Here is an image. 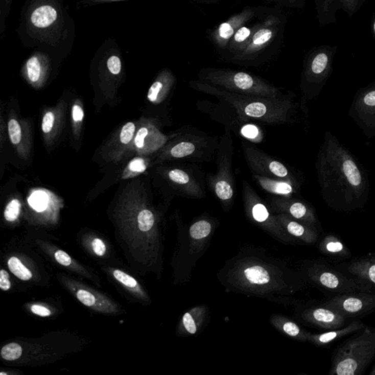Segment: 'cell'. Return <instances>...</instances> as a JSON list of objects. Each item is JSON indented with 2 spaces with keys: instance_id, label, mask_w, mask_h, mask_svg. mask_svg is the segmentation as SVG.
Wrapping results in <instances>:
<instances>
[{
  "instance_id": "1",
  "label": "cell",
  "mask_w": 375,
  "mask_h": 375,
  "mask_svg": "<svg viewBox=\"0 0 375 375\" xmlns=\"http://www.w3.org/2000/svg\"><path fill=\"white\" fill-rule=\"evenodd\" d=\"M287 21V16L281 10L263 7L247 47L229 60L240 65H254L273 57L283 43Z\"/></svg>"
},
{
  "instance_id": "2",
  "label": "cell",
  "mask_w": 375,
  "mask_h": 375,
  "mask_svg": "<svg viewBox=\"0 0 375 375\" xmlns=\"http://www.w3.org/2000/svg\"><path fill=\"white\" fill-rule=\"evenodd\" d=\"M190 86L227 103L243 118L268 123H281L286 121L288 106L278 98L255 97L235 93L200 80L191 82Z\"/></svg>"
},
{
  "instance_id": "3",
  "label": "cell",
  "mask_w": 375,
  "mask_h": 375,
  "mask_svg": "<svg viewBox=\"0 0 375 375\" xmlns=\"http://www.w3.org/2000/svg\"><path fill=\"white\" fill-rule=\"evenodd\" d=\"M229 275V283L243 293L268 295L281 293L287 287L279 268L254 258L238 260Z\"/></svg>"
},
{
  "instance_id": "4",
  "label": "cell",
  "mask_w": 375,
  "mask_h": 375,
  "mask_svg": "<svg viewBox=\"0 0 375 375\" xmlns=\"http://www.w3.org/2000/svg\"><path fill=\"white\" fill-rule=\"evenodd\" d=\"M374 357L375 327H364L337 348L329 374H362Z\"/></svg>"
},
{
  "instance_id": "5",
  "label": "cell",
  "mask_w": 375,
  "mask_h": 375,
  "mask_svg": "<svg viewBox=\"0 0 375 375\" xmlns=\"http://www.w3.org/2000/svg\"><path fill=\"white\" fill-rule=\"evenodd\" d=\"M199 80L235 92L262 98H278L279 90L261 78L248 73L231 69L203 68Z\"/></svg>"
},
{
  "instance_id": "6",
  "label": "cell",
  "mask_w": 375,
  "mask_h": 375,
  "mask_svg": "<svg viewBox=\"0 0 375 375\" xmlns=\"http://www.w3.org/2000/svg\"><path fill=\"white\" fill-rule=\"evenodd\" d=\"M308 276L314 283L325 290L337 293L353 292H369V283L363 280L344 276L329 265L322 263L310 265L307 270Z\"/></svg>"
},
{
  "instance_id": "7",
  "label": "cell",
  "mask_w": 375,
  "mask_h": 375,
  "mask_svg": "<svg viewBox=\"0 0 375 375\" xmlns=\"http://www.w3.org/2000/svg\"><path fill=\"white\" fill-rule=\"evenodd\" d=\"M243 200L245 210L249 219L280 241L284 242L293 241V238L282 227L276 216L270 214L259 196L246 182L243 184Z\"/></svg>"
},
{
  "instance_id": "8",
  "label": "cell",
  "mask_w": 375,
  "mask_h": 375,
  "mask_svg": "<svg viewBox=\"0 0 375 375\" xmlns=\"http://www.w3.org/2000/svg\"><path fill=\"white\" fill-rule=\"evenodd\" d=\"M263 8L246 7L239 13L232 15L225 21H223L213 29L209 33V38L213 44L215 45L216 50L223 53L235 33L243 25L257 18L263 11Z\"/></svg>"
},
{
  "instance_id": "9",
  "label": "cell",
  "mask_w": 375,
  "mask_h": 375,
  "mask_svg": "<svg viewBox=\"0 0 375 375\" xmlns=\"http://www.w3.org/2000/svg\"><path fill=\"white\" fill-rule=\"evenodd\" d=\"M323 306L346 318L357 317L375 309V295L369 292L343 293L327 300Z\"/></svg>"
},
{
  "instance_id": "10",
  "label": "cell",
  "mask_w": 375,
  "mask_h": 375,
  "mask_svg": "<svg viewBox=\"0 0 375 375\" xmlns=\"http://www.w3.org/2000/svg\"><path fill=\"white\" fill-rule=\"evenodd\" d=\"M245 155L251 170L256 174L265 177L281 178L290 182V172L281 162L273 160L263 152L251 147L245 150Z\"/></svg>"
},
{
  "instance_id": "11",
  "label": "cell",
  "mask_w": 375,
  "mask_h": 375,
  "mask_svg": "<svg viewBox=\"0 0 375 375\" xmlns=\"http://www.w3.org/2000/svg\"><path fill=\"white\" fill-rule=\"evenodd\" d=\"M301 317L309 323L329 331L342 327L345 324L346 319L335 310L324 306L307 309L302 313Z\"/></svg>"
},
{
  "instance_id": "12",
  "label": "cell",
  "mask_w": 375,
  "mask_h": 375,
  "mask_svg": "<svg viewBox=\"0 0 375 375\" xmlns=\"http://www.w3.org/2000/svg\"><path fill=\"white\" fill-rule=\"evenodd\" d=\"M167 137L155 126L146 124L138 128L134 136V146L140 154H150L165 145Z\"/></svg>"
},
{
  "instance_id": "13",
  "label": "cell",
  "mask_w": 375,
  "mask_h": 375,
  "mask_svg": "<svg viewBox=\"0 0 375 375\" xmlns=\"http://www.w3.org/2000/svg\"><path fill=\"white\" fill-rule=\"evenodd\" d=\"M276 219L282 227L291 237L297 238L306 243H313L317 240V231L307 223L293 219L286 214L276 215Z\"/></svg>"
},
{
  "instance_id": "14",
  "label": "cell",
  "mask_w": 375,
  "mask_h": 375,
  "mask_svg": "<svg viewBox=\"0 0 375 375\" xmlns=\"http://www.w3.org/2000/svg\"><path fill=\"white\" fill-rule=\"evenodd\" d=\"M272 205L277 212L286 214L296 220L308 224L315 221L313 213L301 202H292L287 199H275L272 201Z\"/></svg>"
},
{
  "instance_id": "15",
  "label": "cell",
  "mask_w": 375,
  "mask_h": 375,
  "mask_svg": "<svg viewBox=\"0 0 375 375\" xmlns=\"http://www.w3.org/2000/svg\"><path fill=\"white\" fill-rule=\"evenodd\" d=\"M207 312V308L204 306L194 307L185 312L179 325V335L184 337L197 334L205 322Z\"/></svg>"
},
{
  "instance_id": "16",
  "label": "cell",
  "mask_w": 375,
  "mask_h": 375,
  "mask_svg": "<svg viewBox=\"0 0 375 375\" xmlns=\"http://www.w3.org/2000/svg\"><path fill=\"white\" fill-rule=\"evenodd\" d=\"M256 26L257 21L254 24L248 22L241 27L235 33L226 45V50L222 53L226 59L230 60L232 57L241 53L247 47L256 30Z\"/></svg>"
},
{
  "instance_id": "17",
  "label": "cell",
  "mask_w": 375,
  "mask_h": 375,
  "mask_svg": "<svg viewBox=\"0 0 375 375\" xmlns=\"http://www.w3.org/2000/svg\"><path fill=\"white\" fill-rule=\"evenodd\" d=\"M364 327L366 326L361 321H355L344 327H339V329L331 330L327 332L322 333V334H311L309 342L319 347H324L342 338L347 337L349 334H354L364 329Z\"/></svg>"
},
{
  "instance_id": "18",
  "label": "cell",
  "mask_w": 375,
  "mask_h": 375,
  "mask_svg": "<svg viewBox=\"0 0 375 375\" xmlns=\"http://www.w3.org/2000/svg\"><path fill=\"white\" fill-rule=\"evenodd\" d=\"M175 82L174 74L170 71H163L150 87L148 99L153 104H160L170 92Z\"/></svg>"
},
{
  "instance_id": "19",
  "label": "cell",
  "mask_w": 375,
  "mask_h": 375,
  "mask_svg": "<svg viewBox=\"0 0 375 375\" xmlns=\"http://www.w3.org/2000/svg\"><path fill=\"white\" fill-rule=\"evenodd\" d=\"M272 325L282 334L300 342H309L310 333L302 329L298 324L287 317L281 315H273L270 318Z\"/></svg>"
},
{
  "instance_id": "20",
  "label": "cell",
  "mask_w": 375,
  "mask_h": 375,
  "mask_svg": "<svg viewBox=\"0 0 375 375\" xmlns=\"http://www.w3.org/2000/svg\"><path fill=\"white\" fill-rule=\"evenodd\" d=\"M214 231V226L207 219L196 221L189 229L191 246L194 251H200L204 245L208 241Z\"/></svg>"
},
{
  "instance_id": "21",
  "label": "cell",
  "mask_w": 375,
  "mask_h": 375,
  "mask_svg": "<svg viewBox=\"0 0 375 375\" xmlns=\"http://www.w3.org/2000/svg\"><path fill=\"white\" fill-rule=\"evenodd\" d=\"M347 271L356 278L375 285V256L363 258L349 263Z\"/></svg>"
},
{
  "instance_id": "22",
  "label": "cell",
  "mask_w": 375,
  "mask_h": 375,
  "mask_svg": "<svg viewBox=\"0 0 375 375\" xmlns=\"http://www.w3.org/2000/svg\"><path fill=\"white\" fill-rule=\"evenodd\" d=\"M317 19L320 26L337 22V13L341 9L339 0H315Z\"/></svg>"
},
{
  "instance_id": "23",
  "label": "cell",
  "mask_w": 375,
  "mask_h": 375,
  "mask_svg": "<svg viewBox=\"0 0 375 375\" xmlns=\"http://www.w3.org/2000/svg\"><path fill=\"white\" fill-rule=\"evenodd\" d=\"M254 178L259 183L260 186L270 193L284 197H289L293 193V188L289 182L275 180L259 174H256Z\"/></svg>"
},
{
  "instance_id": "24",
  "label": "cell",
  "mask_w": 375,
  "mask_h": 375,
  "mask_svg": "<svg viewBox=\"0 0 375 375\" xmlns=\"http://www.w3.org/2000/svg\"><path fill=\"white\" fill-rule=\"evenodd\" d=\"M76 296L81 303L89 308L108 313L114 312V307L111 302L105 298H98L85 289H78L76 291Z\"/></svg>"
},
{
  "instance_id": "25",
  "label": "cell",
  "mask_w": 375,
  "mask_h": 375,
  "mask_svg": "<svg viewBox=\"0 0 375 375\" xmlns=\"http://www.w3.org/2000/svg\"><path fill=\"white\" fill-rule=\"evenodd\" d=\"M168 177L170 181L182 188L188 194L191 195L198 196L201 194V190L198 185L189 173L180 169H173L168 172Z\"/></svg>"
},
{
  "instance_id": "26",
  "label": "cell",
  "mask_w": 375,
  "mask_h": 375,
  "mask_svg": "<svg viewBox=\"0 0 375 375\" xmlns=\"http://www.w3.org/2000/svg\"><path fill=\"white\" fill-rule=\"evenodd\" d=\"M57 18V13L55 8L50 6H43L34 11L31 16V21L36 28H45L55 22Z\"/></svg>"
},
{
  "instance_id": "27",
  "label": "cell",
  "mask_w": 375,
  "mask_h": 375,
  "mask_svg": "<svg viewBox=\"0 0 375 375\" xmlns=\"http://www.w3.org/2000/svg\"><path fill=\"white\" fill-rule=\"evenodd\" d=\"M319 249L323 254L331 256H346L349 254L342 241L334 236H326L319 245Z\"/></svg>"
},
{
  "instance_id": "28",
  "label": "cell",
  "mask_w": 375,
  "mask_h": 375,
  "mask_svg": "<svg viewBox=\"0 0 375 375\" xmlns=\"http://www.w3.org/2000/svg\"><path fill=\"white\" fill-rule=\"evenodd\" d=\"M197 150V147L193 142H180L174 145L170 150V156L173 158H183L194 154Z\"/></svg>"
},
{
  "instance_id": "29",
  "label": "cell",
  "mask_w": 375,
  "mask_h": 375,
  "mask_svg": "<svg viewBox=\"0 0 375 375\" xmlns=\"http://www.w3.org/2000/svg\"><path fill=\"white\" fill-rule=\"evenodd\" d=\"M8 268L19 279L29 281L33 278V273L16 256H12L8 261Z\"/></svg>"
},
{
  "instance_id": "30",
  "label": "cell",
  "mask_w": 375,
  "mask_h": 375,
  "mask_svg": "<svg viewBox=\"0 0 375 375\" xmlns=\"http://www.w3.org/2000/svg\"><path fill=\"white\" fill-rule=\"evenodd\" d=\"M138 227L141 232L147 233L154 230L155 217L154 214L149 209H143L138 212L137 216Z\"/></svg>"
},
{
  "instance_id": "31",
  "label": "cell",
  "mask_w": 375,
  "mask_h": 375,
  "mask_svg": "<svg viewBox=\"0 0 375 375\" xmlns=\"http://www.w3.org/2000/svg\"><path fill=\"white\" fill-rule=\"evenodd\" d=\"M343 171L347 177L348 182L353 186H359L362 178L361 172L356 163L352 160H345L343 163Z\"/></svg>"
},
{
  "instance_id": "32",
  "label": "cell",
  "mask_w": 375,
  "mask_h": 375,
  "mask_svg": "<svg viewBox=\"0 0 375 375\" xmlns=\"http://www.w3.org/2000/svg\"><path fill=\"white\" fill-rule=\"evenodd\" d=\"M214 188L218 198L222 202H229L234 196V190L231 182L226 180H219L215 182Z\"/></svg>"
},
{
  "instance_id": "33",
  "label": "cell",
  "mask_w": 375,
  "mask_h": 375,
  "mask_svg": "<svg viewBox=\"0 0 375 375\" xmlns=\"http://www.w3.org/2000/svg\"><path fill=\"white\" fill-rule=\"evenodd\" d=\"M113 276L116 281L119 282L125 287L131 289L133 291L142 293L141 288H140L137 281L132 276L125 273V272L122 271L121 270H114L113 271Z\"/></svg>"
},
{
  "instance_id": "34",
  "label": "cell",
  "mask_w": 375,
  "mask_h": 375,
  "mask_svg": "<svg viewBox=\"0 0 375 375\" xmlns=\"http://www.w3.org/2000/svg\"><path fill=\"white\" fill-rule=\"evenodd\" d=\"M29 204L38 212L44 210L48 205L49 196L43 191H37L30 196L28 199Z\"/></svg>"
},
{
  "instance_id": "35",
  "label": "cell",
  "mask_w": 375,
  "mask_h": 375,
  "mask_svg": "<svg viewBox=\"0 0 375 375\" xmlns=\"http://www.w3.org/2000/svg\"><path fill=\"white\" fill-rule=\"evenodd\" d=\"M27 73L30 82H38L41 77V65L38 57H33L27 62Z\"/></svg>"
},
{
  "instance_id": "36",
  "label": "cell",
  "mask_w": 375,
  "mask_h": 375,
  "mask_svg": "<svg viewBox=\"0 0 375 375\" xmlns=\"http://www.w3.org/2000/svg\"><path fill=\"white\" fill-rule=\"evenodd\" d=\"M22 347L16 343L6 344L1 349V356L3 359L13 361L19 359L22 355Z\"/></svg>"
},
{
  "instance_id": "37",
  "label": "cell",
  "mask_w": 375,
  "mask_h": 375,
  "mask_svg": "<svg viewBox=\"0 0 375 375\" xmlns=\"http://www.w3.org/2000/svg\"><path fill=\"white\" fill-rule=\"evenodd\" d=\"M21 204L18 199H14L7 204L4 212L5 219L9 222H13L18 219L21 212Z\"/></svg>"
},
{
  "instance_id": "38",
  "label": "cell",
  "mask_w": 375,
  "mask_h": 375,
  "mask_svg": "<svg viewBox=\"0 0 375 375\" xmlns=\"http://www.w3.org/2000/svg\"><path fill=\"white\" fill-rule=\"evenodd\" d=\"M366 0H339L341 10L345 12L349 17H352L360 11Z\"/></svg>"
},
{
  "instance_id": "39",
  "label": "cell",
  "mask_w": 375,
  "mask_h": 375,
  "mask_svg": "<svg viewBox=\"0 0 375 375\" xmlns=\"http://www.w3.org/2000/svg\"><path fill=\"white\" fill-rule=\"evenodd\" d=\"M147 169L146 163L143 158H136L130 162L126 172H125V178L126 177H133L138 174L143 173Z\"/></svg>"
},
{
  "instance_id": "40",
  "label": "cell",
  "mask_w": 375,
  "mask_h": 375,
  "mask_svg": "<svg viewBox=\"0 0 375 375\" xmlns=\"http://www.w3.org/2000/svg\"><path fill=\"white\" fill-rule=\"evenodd\" d=\"M135 133H136V125L132 122H128L122 128L121 133H120V142L121 145H127L134 138Z\"/></svg>"
},
{
  "instance_id": "41",
  "label": "cell",
  "mask_w": 375,
  "mask_h": 375,
  "mask_svg": "<svg viewBox=\"0 0 375 375\" xmlns=\"http://www.w3.org/2000/svg\"><path fill=\"white\" fill-rule=\"evenodd\" d=\"M8 134L13 145H18L21 140V128L19 123L15 119L10 120L8 125Z\"/></svg>"
},
{
  "instance_id": "42",
  "label": "cell",
  "mask_w": 375,
  "mask_h": 375,
  "mask_svg": "<svg viewBox=\"0 0 375 375\" xmlns=\"http://www.w3.org/2000/svg\"><path fill=\"white\" fill-rule=\"evenodd\" d=\"M268 3H274L278 8H295L303 9L307 0H263Z\"/></svg>"
},
{
  "instance_id": "43",
  "label": "cell",
  "mask_w": 375,
  "mask_h": 375,
  "mask_svg": "<svg viewBox=\"0 0 375 375\" xmlns=\"http://www.w3.org/2000/svg\"><path fill=\"white\" fill-rule=\"evenodd\" d=\"M55 116L52 111H48L45 113L43 116V121H42V130L43 133H49L53 129L54 125H55Z\"/></svg>"
},
{
  "instance_id": "44",
  "label": "cell",
  "mask_w": 375,
  "mask_h": 375,
  "mask_svg": "<svg viewBox=\"0 0 375 375\" xmlns=\"http://www.w3.org/2000/svg\"><path fill=\"white\" fill-rule=\"evenodd\" d=\"M107 67L109 72L114 75H118L121 72V61L116 56H111L107 61Z\"/></svg>"
},
{
  "instance_id": "45",
  "label": "cell",
  "mask_w": 375,
  "mask_h": 375,
  "mask_svg": "<svg viewBox=\"0 0 375 375\" xmlns=\"http://www.w3.org/2000/svg\"><path fill=\"white\" fill-rule=\"evenodd\" d=\"M55 259L59 264L63 266H70L72 263V257L65 251L58 250L55 253Z\"/></svg>"
},
{
  "instance_id": "46",
  "label": "cell",
  "mask_w": 375,
  "mask_h": 375,
  "mask_svg": "<svg viewBox=\"0 0 375 375\" xmlns=\"http://www.w3.org/2000/svg\"><path fill=\"white\" fill-rule=\"evenodd\" d=\"M92 250L95 254L99 256H104L106 252L105 243L100 238H95L92 242Z\"/></svg>"
},
{
  "instance_id": "47",
  "label": "cell",
  "mask_w": 375,
  "mask_h": 375,
  "mask_svg": "<svg viewBox=\"0 0 375 375\" xmlns=\"http://www.w3.org/2000/svg\"><path fill=\"white\" fill-rule=\"evenodd\" d=\"M11 288V282L10 281L9 274L5 270L0 271V289L3 291H8Z\"/></svg>"
},
{
  "instance_id": "48",
  "label": "cell",
  "mask_w": 375,
  "mask_h": 375,
  "mask_svg": "<svg viewBox=\"0 0 375 375\" xmlns=\"http://www.w3.org/2000/svg\"><path fill=\"white\" fill-rule=\"evenodd\" d=\"M30 309H31V312L33 314L40 316V317H50L52 315V312H51L50 309L43 307V306L38 305V304H35V305L32 306Z\"/></svg>"
},
{
  "instance_id": "49",
  "label": "cell",
  "mask_w": 375,
  "mask_h": 375,
  "mask_svg": "<svg viewBox=\"0 0 375 375\" xmlns=\"http://www.w3.org/2000/svg\"><path fill=\"white\" fill-rule=\"evenodd\" d=\"M242 133L245 137L252 139V138L257 137L259 135V130L253 125H248L243 128Z\"/></svg>"
},
{
  "instance_id": "50",
  "label": "cell",
  "mask_w": 375,
  "mask_h": 375,
  "mask_svg": "<svg viewBox=\"0 0 375 375\" xmlns=\"http://www.w3.org/2000/svg\"><path fill=\"white\" fill-rule=\"evenodd\" d=\"M84 111L79 104H74L72 109V118L75 123H80L84 119Z\"/></svg>"
},
{
  "instance_id": "51",
  "label": "cell",
  "mask_w": 375,
  "mask_h": 375,
  "mask_svg": "<svg viewBox=\"0 0 375 375\" xmlns=\"http://www.w3.org/2000/svg\"><path fill=\"white\" fill-rule=\"evenodd\" d=\"M364 101L368 106H375V91H371L365 96Z\"/></svg>"
},
{
  "instance_id": "52",
  "label": "cell",
  "mask_w": 375,
  "mask_h": 375,
  "mask_svg": "<svg viewBox=\"0 0 375 375\" xmlns=\"http://www.w3.org/2000/svg\"><path fill=\"white\" fill-rule=\"evenodd\" d=\"M190 1L196 2L198 3H214L216 2L220 1V0H190Z\"/></svg>"
},
{
  "instance_id": "53",
  "label": "cell",
  "mask_w": 375,
  "mask_h": 375,
  "mask_svg": "<svg viewBox=\"0 0 375 375\" xmlns=\"http://www.w3.org/2000/svg\"><path fill=\"white\" fill-rule=\"evenodd\" d=\"M371 26H372L373 35H374L375 38V13H374V16H373L372 25Z\"/></svg>"
},
{
  "instance_id": "54",
  "label": "cell",
  "mask_w": 375,
  "mask_h": 375,
  "mask_svg": "<svg viewBox=\"0 0 375 375\" xmlns=\"http://www.w3.org/2000/svg\"><path fill=\"white\" fill-rule=\"evenodd\" d=\"M370 375H375V365L374 366V367L372 368V369H371V372L369 373Z\"/></svg>"
}]
</instances>
